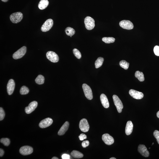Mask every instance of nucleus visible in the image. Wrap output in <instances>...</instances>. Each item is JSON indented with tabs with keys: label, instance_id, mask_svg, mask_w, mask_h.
<instances>
[{
	"label": "nucleus",
	"instance_id": "obj_32",
	"mask_svg": "<svg viewBox=\"0 0 159 159\" xmlns=\"http://www.w3.org/2000/svg\"><path fill=\"white\" fill-rule=\"evenodd\" d=\"M154 137L157 139V142L159 144V131L158 130H155L153 133Z\"/></svg>",
	"mask_w": 159,
	"mask_h": 159
},
{
	"label": "nucleus",
	"instance_id": "obj_39",
	"mask_svg": "<svg viewBox=\"0 0 159 159\" xmlns=\"http://www.w3.org/2000/svg\"><path fill=\"white\" fill-rule=\"evenodd\" d=\"M8 0H1V1L4 2H6Z\"/></svg>",
	"mask_w": 159,
	"mask_h": 159
},
{
	"label": "nucleus",
	"instance_id": "obj_37",
	"mask_svg": "<svg viewBox=\"0 0 159 159\" xmlns=\"http://www.w3.org/2000/svg\"><path fill=\"white\" fill-rule=\"evenodd\" d=\"M4 150L2 149H0V157H2L4 155Z\"/></svg>",
	"mask_w": 159,
	"mask_h": 159
},
{
	"label": "nucleus",
	"instance_id": "obj_15",
	"mask_svg": "<svg viewBox=\"0 0 159 159\" xmlns=\"http://www.w3.org/2000/svg\"><path fill=\"white\" fill-rule=\"evenodd\" d=\"M138 151L143 156L146 157H148L149 156L150 153L145 145L140 144L138 147Z\"/></svg>",
	"mask_w": 159,
	"mask_h": 159
},
{
	"label": "nucleus",
	"instance_id": "obj_19",
	"mask_svg": "<svg viewBox=\"0 0 159 159\" xmlns=\"http://www.w3.org/2000/svg\"><path fill=\"white\" fill-rule=\"evenodd\" d=\"M133 124L131 121H128L126 124L125 128V133L126 135H129L132 133Z\"/></svg>",
	"mask_w": 159,
	"mask_h": 159
},
{
	"label": "nucleus",
	"instance_id": "obj_2",
	"mask_svg": "<svg viewBox=\"0 0 159 159\" xmlns=\"http://www.w3.org/2000/svg\"><path fill=\"white\" fill-rule=\"evenodd\" d=\"M95 21L92 17L87 16L84 20L85 28L88 30H91L95 26Z\"/></svg>",
	"mask_w": 159,
	"mask_h": 159
},
{
	"label": "nucleus",
	"instance_id": "obj_41",
	"mask_svg": "<svg viewBox=\"0 0 159 159\" xmlns=\"http://www.w3.org/2000/svg\"><path fill=\"white\" fill-rule=\"evenodd\" d=\"M110 159H116V158H114V157H112V158H110Z\"/></svg>",
	"mask_w": 159,
	"mask_h": 159
},
{
	"label": "nucleus",
	"instance_id": "obj_3",
	"mask_svg": "<svg viewBox=\"0 0 159 159\" xmlns=\"http://www.w3.org/2000/svg\"><path fill=\"white\" fill-rule=\"evenodd\" d=\"M82 87L86 98L89 100H92L93 98V95L90 87L86 84H83L82 85Z\"/></svg>",
	"mask_w": 159,
	"mask_h": 159
},
{
	"label": "nucleus",
	"instance_id": "obj_24",
	"mask_svg": "<svg viewBox=\"0 0 159 159\" xmlns=\"http://www.w3.org/2000/svg\"><path fill=\"white\" fill-rule=\"evenodd\" d=\"M66 35L69 36H72L75 33V30L74 29L70 27H67L65 30Z\"/></svg>",
	"mask_w": 159,
	"mask_h": 159
},
{
	"label": "nucleus",
	"instance_id": "obj_22",
	"mask_svg": "<svg viewBox=\"0 0 159 159\" xmlns=\"http://www.w3.org/2000/svg\"><path fill=\"white\" fill-rule=\"evenodd\" d=\"M135 76L136 78H137L141 82L143 81L145 79L143 73L142 72H141L140 71H136Z\"/></svg>",
	"mask_w": 159,
	"mask_h": 159
},
{
	"label": "nucleus",
	"instance_id": "obj_1",
	"mask_svg": "<svg viewBox=\"0 0 159 159\" xmlns=\"http://www.w3.org/2000/svg\"><path fill=\"white\" fill-rule=\"evenodd\" d=\"M23 16L21 12H17L13 13L10 16V19L11 22L14 23H17L22 20Z\"/></svg>",
	"mask_w": 159,
	"mask_h": 159
},
{
	"label": "nucleus",
	"instance_id": "obj_6",
	"mask_svg": "<svg viewBox=\"0 0 159 159\" xmlns=\"http://www.w3.org/2000/svg\"><path fill=\"white\" fill-rule=\"evenodd\" d=\"M53 24V20L51 19H48L45 21L41 27V30L43 32H46L49 31L52 27Z\"/></svg>",
	"mask_w": 159,
	"mask_h": 159
},
{
	"label": "nucleus",
	"instance_id": "obj_40",
	"mask_svg": "<svg viewBox=\"0 0 159 159\" xmlns=\"http://www.w3.org/2000/svg\"><path fill=\"white\" fill-rule=\"evenodd\" d=\"M52 159H59L57 158V157H53V158H52Z\"/></svg>",
	"mask_w": 159,
	"mask_h": 159
},
{
	"label": "nucleus",
	"instance_id": "obj_25",
	"mask_svg": "<svg viewBox=\"0 0 159 159\" xmlns=\"http://www.w3.org/2000/svg\"><path fill=\"white\" fill-rule=\"evenodd\" d=\"M44 78L43 76L39 75L35 79V81L37 84L39 85H41L44 83Z\"/></svg>",
	"mask_w": 159,
	"mask_h": 159
},
{
	"label": "nucleus",
	"instance_id": "obj_42",
	"mask_svg": "<svg viewBox=\"0 0 159 159\" xmlns=\"http://www.w3.org/2000/svg\"><path fill=\"white\" fill-rule=\"evenodd\" d=\"M154 144V143H152V145H153V144Z\"/></svg>",
	"mask_w": 159,
	"mask_h": 159
},
{
	"label": "nucleus",
	"instance_id": "obj_5",
	"mask_svg": "<svg viewBox=\"0 0 159 159\" xmlns=\"http://www.w3.org/2000/svg\"><path fill=\"white\" fill-rule=\"evenodd\" d=\"M27 48L25 46H23L19 49L13 55L12 57L14 59H19L22 58L25 54Z\"/></svg>",
	"mask_w": 159,
	"mask_h": 159
},
{
	"label": "nucleus",
	"instance_id": "obj_9",
	"mask_svg": "<svg viewBox=\"0 0 159 159\" xmlns=\"http://www.w3.org/2000/svg\"><path fill=\"white\" fill-rule=\"evenodd\" d=\"M119 25L123 29L128 30H132L134 28L133 24L130 21L123 20L119 23Z\"/></svg>",
	"mask_w": 159,
	"mask_h": 159
},
{
	"label": "nucleus",
	"instance_id": "obj_10",
	"mask_svg": "<svg viewBox=\"0 0 159 159\" xmlns=\"http://www.w3.org/2000/svg\"><path fill=\"white\" fill-rule=\"evenodd\" d=\"M19 152L22 155H27L31 154L33 152L32 148L29 146H24L21 148L19 150Z\"/></svg>",
	"mask_w": 159,
	"mask_h": 159
},
{
	"label": "nucleus",
	"instance_id": "obj_20",
	"mask_svg": "<svg viewBox=\"0 0 159 159\" xmlns=\"http://www.w3.org/2000/svg\"><path fill=\"white\" fill-rule=\"evenodd\" d=\"M48 0H41L39 3L38 8L41 10L44 9L47 7L49 4Z\"/></svg>",
	"mask_w": 159,
	"mask_h": 159
},
{
	"label": "nucleus",
	"instance_id": "obj_35",
	"mask_svg": "<svg viewBox=\"0 0 159 159\" xmlns=\"http://www.w3.org/2000/svg\"><path fill=\"white\" fill-rule=\"evenodd\" d=\"M79 138L80 141H83L84 139H87V136L85 134H82L79 136Z\"/></svg>",
	"mask_w": 159,
	"mask_h": 159
},
{
	"label": "nucleus",
	"instance_id": "obj_8",
	"mask_svg": "<svg viewBox=\"0 0 159 159\" xmlns=\"http://www.w3.org/2000/svg\"><path fill=\"white\" fill-rule=\"evenodd\" d=\"M46 57L49 60L52 62H58L59 60L58 55L54 52L49 51L46 53Z\"/></svg>",
	"mask_w": 159,
	"mask_h": 159
},
{
	"label": "nucleus",
	"instance_id": "obj_34",
	"mask_svg": "<svg viewBox=\"0 0 159 159\" xmlns=\"http://www.w3.org/2000/svg\"><path fill=\"white\" fill-rule=\"evenodd\" d=\"M89 145V141L86 140L83 141L82 143V146L84 148L88 147Z\"/></svg>",
	"mask_w": 159,
	"mask_h": 159
},
{
	"label": "nucleus",
	"instance_id": "obj_30",
	"mask_svg": "<svg viewBox=\"0 0 159 159\" xmlns=\"http://www.w3.org/2000/svg\"><path fill=\"white\" fill-rule=\"evenodd\" d=\"M73 52L74 54L75 55V56H76V57L78 59H80L81 57V55L80 52L79 51V50H78L77 49L75 48L73 50Z\"/></svg>",
	"mask_w": 159,
	"mask_h": 159
},
{
	"label": "nucleus",
	"instance_id": "obj_13",
	"mask_svg": "<svg viewBox=\"0 0 159 159\" xmlns=\"http://www.w3.org/2000/svg\"><path fill=\"white\" fill-rule=\"evenodd\" d=\"M53 122L52 119L51 118H47L40 122L39 124V126L41 128L48 127L52 124Z\"/></svg>",
	"mask_w": 159,
	"mask_h": 159
},
{
	"label": "nucleus",
	"instance_id": "obj_23",
	"mask_svg": "<svg viewBox=\"0 0 159 159\" xmlns=\"http://www.w3.org/2000/svg\"><path fill=\"white\" fill-rule=\"evenodd\" d=\"M104 58L102 57H99L98 58L95 62V68L96 69L101 67L103 64V62Z\"/></svg>",
	"mask_w": 159,
	"mask_h": 159
},
{
	"label": "nucleus",
	"instance_id": "obj_38",
	"mask_svg": "<svg viewBox=\"0 0 159 159\" xmlns=\"http://www.w3.org/2000/svg\"><path fill=\"white\" fill-rule=\"evenodd\" d=\"M157 117L159 118V111L157 112Z\"/></svg>",
	"mask_w": 159,
	"mask_h": 159
},
{
	"label": "nucleus",
	"instance_id": "obj_33",
	"mask_svg": "<svg viewBox=\"0 0 159 159\" xmlns=\"http://www.w3.org/2000/svg\"><path fill=\"white\" fill-rule=\"evenodd\" d=\"M154 51L155 54L157 56H159V46H156L154 48Z\"/></svg>",
	"mask_w": 159,
	"mask_h": 159
},
{
	"label": "nucleus",
	"instance_id": "obj_28",
	"mask_svg": "<svg viewBox=\"0 0 159 159\" xmlns=\"http://www.w3.org/2000/svg\"><path fill=\"white\" fill-rule=\"evenodd\" d=\"M29 91V89L25 86H23L21 87L20 90V93L21 94L25 95L28 94Z\"/></svg>",
	"mask_w": 159,
	"mask_h": 159
},
{
	"label": "nucleus",
	"instance_id": "obj_4",
	"mask_svg": "<svg viewBox=\"0 0 159 159\" xmlns=\"http://www.w3.org/2000/svg\"><path fill=\"white\" fill-rule=\"evenodd\" d=\"M113 99L114 104L116 106L118 113H121L123 108V105L122 102L117 95H113Z\"/></svg>",
	"mask_w": 159,
	"mask_h": 159
},
{
	"label": "nucleus",
	"instance_id": "obj_26",
	"mask_svg": "<svg viewBox=\"0 0 159 159\" xmlns=\"http://www.w3.org/2000/svg\"><path fill=\"white\" fill-rule=\"evenodd\" d=\"M102 40L106 43L109 44L114 43L115 39L113 37H103L102 38Z\"/></svg>",
	"mask_w": 159,
	"mask_h": 159
},
{
	"label": "nucleus",
	"instance_id": "obj_18",
	"mask_svg": "<svg viewBox=\"0 0 159 159\" xmlns=\"http://www.w3.org/2000/svg\"><path fill=\"white\" fill-rule=\"evenodd\" d=\"M69 126V123L68 121L65 122L58 131V134L59 136L64 135L67 131Z\"/></svg>",
	"mask_w": 159,
	"mask_h": 159
},
{
	"label": "nucleus",
	"instance_id": "obj_14",
	"mask_svg": "<svg viewBox=\"0 0 159 159\" xmlns=\"http://www.w3.org/2000/svg\"><path fill=\"white\" fill-rule=\"evenodd\" d=\"M129 94L134 98L137 99H141L143 98L144 95L142 92L131 89L129 91Z\"/></svg>",
	"mask_w": 159,
	"mask_h": 159
},
{
	"label": "nucleus",
	"instance_id": "obj_16",
	"mask_svg": "<svg viewBox=\"0 0 159 159\" xmlns=\"http://www.w3.org/2000/svg\"><path fill=\"white\" fill-rule=\"evenodd\" d=\"M15 83L12 79L9 80L7 85V90L8 95H12L13 92L14 87H15Z\"/></svg>",
	"mask_w": 159,
	"mask_h": 159
},
{
	"label": "nucleus",
	"instance_id": "obj_11",
	"mask_svg": "<svg viewBox=\"0 0 159 159\" xmlns=\"http://www.w3.org/2000/svg\"><path fill=\"white\" fill-rule=\"evenodd\" d=\"M102 139L105 144L108 145H112L114 142L113 138L108 134L103 135L102 136Z\"/></svg>",
	"mask_w": 159,
	"mask_h": 159
},
{
	"label": "nucleus",
	"instance_id": "obj_36",
	"mask_svg": "<svg viewBox=\"0 0 159 159\" xmlns=\"http://www.w3.org/2000/svg\"><path fill=\"white\" fill-rule=\"evenodd\" d=\"M63 159H70V156L69 155L66 154H64L62 156Z\"/></svg>",
	"mask_w": 159,
	"mask_h": 159
},
{
	"label": "nucleus",
	"instance_id": "obj_7",
	"mask_svg": "<svg viewBox=\"0 0 159 159\" xmlns=\"http://www.w3.org/2000/svg\"><path fill=\"white\" fill-rule=\"evenodd\" d=\"M80 129L83 132H86L89 130V126L86 119L85 118L81 120L79 124Z\"/></svg>",
	"mask_w": 159,
	"mask_h": 159
},
{
	"label": "nucleus",
	"instance_id": "obj_17",
	"mask_svg": "<svg viewBox=\"0 0 159 159\" xmlns=\"http://www.w3.org/2000/svg\"><path fill=\"white\" fill-rule=\"evenodd\" d=\"M100 100L102 105L104 107L107 108L109 106V103L106 95L102 94L100 96Z\"/></svg>",
	"mask_w": 159,
	"mask_h": 159
},
{
	"label": "nucleus",
	"instance_id": "obj_31",
	"mask_svg": "<svg viewBox=\"0 0 159 159\" xmlns=\"http://www.w3.org/2000/svg\"><path fill=\"white\" fill-rule=\"evenodd\" d=\"M5 114L4 110L2 108H0V121H2L4 119Z\"/></svg>",
	"mask_w": 159,
	"mask_h": 159
},
{
	"label": "nucleus",
	"instance_id": "obj_12",
	"mask_svg": "<svg viewBox=\"0 0 159 159\" xmlns=\"http://www.w3.org/2000/svg\"><path fill=\"white\" fill-rule=\"evenodd\" d=\"M38 102L36 101H32L29 104L28 106L25 109V112L27 114H29L34 111L38 106Z\"/></svg>",
	"mask_w": 159,
	"mask_h": 159
},
{
	"label": "nucleus",
	"instance_id": "obj_21",
	"mask_svg": "<svg viewBox=\"0 0 159 159\" xmlns=\"http://www.w3.org/2000/svg\"><path fill=\"white\" fill-rule=\"evenodd\" d=\"M71 155L74 158L77 159L82 158L83 156L82 153L76 150L73 151L71 152Z\"/></svg>",
	"mask_w": 159,
	"mask_h": 159
},
{
	"label": "nucleus",
	"instance_id": "obj_29",
	"mask_svg": "<svg viewBox=\"0 0 159 159\" xmlns=\"http://www.w3.org/2000/svg\"><path fill=\"white\" fill-rule=\"evenodd\" d=\"M0 142L3 144L5 146H8L10 144V141L9 139L5 138H2L0 139Z\"/></svg>",
	"mask_w": 159,
	"mask_h": 159
},
{
	"label": "nucleus",
	"instance_id": "obj_27",
	"mask_svg": "<svg viewBox=\"0 0 159 159\" xmlns=\"http://www.w3.org/2000/svg\"><path fill=\"white\" fill-rule=\"evenodd\" d=\"M120 66L125 70H127L129 67V64L125 60H122L119 63Z\"/></svg>",
	"mask_w": 159,
	"mask_h": 159
}]
</instances>
